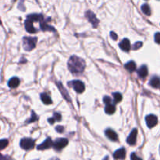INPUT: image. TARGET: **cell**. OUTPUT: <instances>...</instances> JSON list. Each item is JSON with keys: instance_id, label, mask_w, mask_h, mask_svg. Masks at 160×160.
<instances>
[{"instance_id": "31", "label": "cell", "mask_w": 160, "mask_h": 160, "mask_svg": "<svg viewBox=\"0 0 160 160\" xmlns=\"http://www.w3.org/2000/svg\"><path fill=\"white\" fill-rule=\"evenodd\" d=\"M0 160H13L10 156L8 155H3L2 154H0Z\"/></svg>"}, {"instance_id": "9", "label": "cell", "mask_w": 160, "mask_h": 160, "mask_svg": "<svg viewBox=\"0 0 160 160\" xmlns=\"http://www.w3.org/2000/svg\"><path fill=\"white\" fill-rule=\"evenodd\" d=\"M52 146H53V141L50 138H48L43 143L38 145L37 149L38 150H46V149H50Z\"/></svg>"}, {"instance_id": "7", "label": "cell", "mask_w": 160, "mask_h": 160, "mask_svg": "<svg viewBox=\"0 0 160 160\" xmlns=\"http://www.w3.org/2000/svg\"><path fill=\"white\" fill-rule=\"evenodd\" d=\"M137 135H138V129L134 128L129 134L128 138H127V144L130 145H134L136 144V141H137Z\"/></svg>"}, {"instance_id": "3", "label": "cell", "mask_w": 160, "mask_h": 160, "mask_svg": "<svg viewBox=\"0 0 160 160\" xmlns=\"http://www.w3.org/2000/svg\"><path fill=\"white\" fill-rule=\"evenodd\" d=\"M20 145L24 150H31L34 147V141L31 138H23L20 142Z\"/></svg>"}, {"instance_id": "12", "label": "cell", "mask_w": 160, "mask_h": 160, "mask_svg": "<svg viewBox=\"0 0 160 160\" xmlns=\"http://www.w3.org/2000/svg\"><path fill=\"white\" fill-rule=\"evenodd\" d=\"M105 135H106L107 138L109 140L113 141H117L118 140V135H117V133L112 129H107L105 130Z\"/></svg>"}, {"instance_id": "37", "label": "cell", "mask_w": 160, "mask_h": 160, "mask_svg": "<svg viewBox=\"0 0 160 160\" xmlns=\"http://www.w3.org/2000/svg\"><path fill=\"white\" fill-rule=\"evenodd\" d=\"M1 24H2V22H1V20H0V25H1Z\"/></svg>"}, {"instance_id": "14", "label": "cell", "mask_w": 160, "mask_h": 160, "mask_svg": "<svg viewBox=\"0 0 160 160\" xmlns=\"http://www.w3.org/2000/svg\"><path fill=\"white\" fill-rule=\"evenodd\" d=\"M120 48L124 52H128L131 49V43L130 41L127 38H124L122 40V42L120 43Z\"/></svg>"}, {"instance_id": "34", "label": "cell", "mask_w": 160, "mask_h": 160, "mask_svg": "<svg viewBox=\"0 0 160 160\" xmlns=\"http://www.w3.org/2000/svg\"><path fill=\"white\" fill-rule=\"evenodd\" d=\"M110 36H111V38H113L114 41L117 40V38H118V37H117V34H116L114 32H113V31H112V32L110 33Z\"/></svg>"}, {"instance_id": "20", "label": "cell", "mask_w": 160, "mask_h": 160, "mask_svg": "<svg viewBox=\"0 0 160 160\" xmlns=\"http://www.w3.org/2000/svg\"><path fill=\"white\" fill-rule=\"evenodd\" d=\"M124 67L127 70H128L129 72L132 73V72L135 71L136 64L134 61H130L124 65Z\"/></svg>"}, {"instance_id": "29", "label": "cell", "mask_w": 160, "mask_h": 160, "mask_svg": "<svg viewBox=\"0 0 160 160\" xmlns=\"http://www.w3.org/2000/svg\"><path fill=\"white\" fill-rule=\"evenodd\" d=\"M103 102L105 105H107V104L112 103V99H110L109 96H105V97L103 98Z\"/></svg>"}, {"instance_id": "38", "label": "cell", "mask_w": 160, "mask_h": 160, "mask_svg": "<svg viewBox=\"0 0 160 160\" xmlns=\"http://www.w3.org/2000/svg\"><path fill=\"white\" fill-rule=\"evenodd\" d=\"M152 160H154V159H152Z\"/></svg>"}, {"instance_id": "35", "label": "cell", "mask_w": 160, "mask_h": 160, "mask_svg": "<svg viewBox=\"0 0 160 160\" xmlns=\"http://www.w3.org/2000/svg\"><path fill=\"white\" fill-rule=\"evenodd\" d=\"M103 160H109V157H108V156L105 157V158H104V159H103Z\"/></svg>"}, {"instance_id": "23", "label": "cell", "mask_w": 160, "mask_h": 160, "mask_svg": "<svg viewBox=\"0 0 160 160\" xmlns=\"http://www.w3.org/2000/svg\"><path fill=\"white\" fill-rule=\"evenodd\" d=\"M62 119V117L61 115H60V113H55L53 114V117H52V118L49 119L48 120V122H49L50 124H53L55 122H57V121H60Z\"/></svg>"}, {"instance_id": "8", "label": "cell", "mask_w": 160, "mask_h": 160, "mask_svg": "<svg viewBox=\"0 0 160 160\" xmlns=\"http://www.w3.org/2000/svg\"><path fill=\"white\" fill-rule=\"evenodd\" d=\"M146 123H147V126L149 127V128H152L157 124L158 123V119H157V117L155 115H149L146 117L145 118Z\"/></svg>"}, {"instance_id": "25", "label": "cell", "mask_w": 160, "mask_h": 160, "mask_svg": "<svg viewBox=\"0 0 160 160\" xmlns=\"http://www.w3.org/2000/svg\"><path fill=\"white\" fill-rule=\"evenodd\" d=\"M113 100L115 103H118V102H121L122 100V95L120 94L119 92H115L113 94Z\"/></svg>"}, {"instance_id": "10", "label": "cell", "mask_w": 160, "mask_h": 160, "mask_svg": "<svg viewBox=\"0 0 160 160\" xmlns=\"http://www.w3.org/2000/svg\"><path fill=\"white\" fill-rule=\"evenodd\" d=\"M57 85H58V88L60 89V92H61L62 96H63V98H64V99H66L67 102H70V101H71V99H70V96H69V94H68L66 89L64 87H63V84H62V83H60V82H57Z\"/></svg>"}, {"instance_id": "18", "label": "cell", "mask_w": 160, "mask_h": 160, "mask_svg": "<svg viewBox=\"0 0 160 160\" xmlns=\"http://www.w3.org/2000/svg\"><path fill=\"white\" fill-rule=\"evenodd\" d=\"M149 84L155 88H160V78L158 77H153L151 78Z\"/></svg>"}, {"instance_id": "11", "label": "cell", "mask_w": 160, "mask_h": 160, "mask_svg": "<svg viewBox=\"0 0 160 160\" xmlns=\"http://www.w3.org/2000/svg\"><path fill=\"white\" fill-rule=\"evenodd\" d=\"M113 156H114L116 159H124L125 157H126V150H125L124 148H121V149H118V150H117L114 152Z\"/></svg>"}, {"instance_id": "16", "label": "cell", "mask_w": 160, "mask_h": 160, "mask_svg": "<svg viewBox=\"0 0 160 160\" xmlns=\"http://www.w3.org/2000/svg\"><path fill=\"white\" fill-rule=\"evenodd\" d=\"M138 75L141 78H145L148 76V68L146 66H141L138 70Z\"/></svg>"}, {"instance_id": "6", "label": "cell", "mask_w": 160, "mask_h": 160, "mask_svg": "<svg viewBox=\"0 0 160 160\" xmlns=\"http://www.w3.org/2000/svg\"><path fill=\"white\" fill-rule=\"evenodd\" d=\"M70 84L73 87V88L77 92L79 93V94L84 92V89H85L84 83L81 81H78V80L71 81V82H70Z\"/></svg>"}, {"instance_id": "17", "label": "cell", "mask_w": 160, "mask_h": 160, "mask_svg": "<svg viewBox=\"0 0 160 160\" xmlns=\"http://www.w3.org/2000/svg\"><path fill=\"white\" fill-rule=\"evenodd\" d=\"M20 84V79L18 78H12L8 82V86L10 87V88H16L19 86Z\"/></svg>"}, {"instance_id": "26", "label": "cell", "mask_w": 160, "mask_h": 160, "mask_svg": "<svg viewBox=\"0 0 160 160\" xmlns=\"http://www.w3.org/2000/svg\"><path fill=\"white\" fill-rule=\"evenodd\" d=\"M8 144H9V141L7 139L0 140V151L6 149Z\"/></svg>"}, {"instance_id": "24", "label": "cell", "mask_w": 160, "mask_h": 160, "mask_svg": "<svg viewBox=\"0 0 160 160\" xmlns=\"http://www.w3.org/2000/svg\"><path fill=\"white\" fill-rule=\"evenodd\" d=\"M141 11L146 15V16H150L151 15V9L148 4H144L141 6Z\"/></svg>"}, {"instance_id": "27", "label": "cell", "mask_w": 160, "mask_h": 160, "mask_svg": "<svg viewBox=\"0 0 160 160\" xmlns=\"http://www.w3.org/2000/svg\"><path fill=\"white\" fill-rule=\"evenodd\" d=\"M142 42H136V43H134V45H133V49L134 50H137V49H139L142 46Z\"/></svg>"}, {"instance_id": "5", "label": "cell", "mask_w": 160, "mask_h": 160, "mask_svg": "<svg viewBox=\"0 0 160 160\" xmlns=\"http://www.w3.org/2000/svg\"><path fill=\"white\" fill-rule=\"evenodd\" d=\"M85 16L86 18L88 20L89 22L92 24V26L94 27V28H97L98 25H99V20L97 19V17H96V16L95 15L94 13H92L91 11L88 10V11H87L85 13Z\"/></svg>"}, {"instance_id": "13", "label": "cell", "mask_w": 160, "mask_h": 160, "mask_svg": "<svg viewBox=\"0 0 160 160\" xmlns=\"http://www.w3.org/2000/svg\"><path fill=\"white\" fill-rule=\"evenodd\" d=\"M25 28H26L27 31L30 33V34H34L37 31L35 28H34V26H33V21L28 19V18L25 20Z\"/></svg>"}, {"instance_id": "36", "label": "cell", "mask_w": 160, "mask_h": 160, "mask_svg": "<svg viewBox=\"0 0 160 160\" xmlns=\"http://www.w3.org/2000/svg\"><path fill=\"white\" fill-rule=\"evenodd\" d=\"M54 160H60V159H59V158H55V159H54Z\"/></svg>"}, {"instance_id": "32", "label": "cell", "mask_w": 160, "mask_h": 160, "mask_svg": "<svg viewBox=\"0 0 160 160\" xmlns=\"http://www.w3.org/2000/svg\"><path fill=\"white\" fill-rule=\"evenodd\" d=\"M155 41L156 43L160 44V33H156V34H155Z\"/></svg>"}, {"instance_id": "22", "label": "cell", "mask_w": 160, "mask_h": 160, "mask_svg": "<svg viewBox=\"0 0 160 160\" xmlns=\"http://www.w3.org/2000/svg\"><path fill=\"white\" fill-rule=\"evenodd\" d=\"M40 28H41V29H42V31H53V32H55V31H56V30L54 29V28H52V27L48 25L45 20L42 21V22H41Z\"/></svg>"}, {"instance_id": "21", "label": "cell", "mask_w": 160, "mask_h": 160, "mask_svg": "<svg viewBox=\"0 0 160 160\" xmlns=\"http://www.w3.org/2000/svg\"><path fill=\"white\" fill-rule=\"evenodd\" d=\"M41 99H42L43 103H45V105H50L52 102L50 96H48L46 93H42V94H41Z\"/></svg>"}, {"instance_id": "28", "label": "cell", "mask_w": 160, "mask_h": 160, "mask_svg": "<svg viewBox=\"0 0 160 160\" xmlns=\"http://www.w3.org/2000/svg\"><path fill=\"white\" fill-rule=\"evenodd\" d=\"M38 120V116L36 115L35 113H34V112H32V116H31V118L30 119V120H28V123H32V122L35 121V120Z\"/></svg>"}, {"instance_id": "4", "label": "cell", "mask_w": 160, "mask_h": 160, "mask_svg": "<svg viewBox=\"0 0 160 160\" xmlns=\"http://www.w3.org/2000/svg\"><path fill=\"white\" fill-rule=\"evenodd\" d=\"M68 140L66 138H58L53 142V148L56 151H61L63 148L66 147L68 144Z\"/></svg>"}, {"instance_id": "1", "label": "cell", "mask_w": 160, "mask_h": 160, "mask_svg": "<svg viewBox=\"0 0 160 160\" xmlns=\"http://www.w3.org/2000/svg\"><path fill=\"white\" fill-rule=\"evenodd\" d=\"M67 66L68 69L72 73L80 74L84 72L86 64L83 59L80 58L77 56H72L68 61Z\"/></svg>"}, {"instance_id": "33", "label": "cell", "mask_w": 160, "mask_h": 160, "mask_svg": "<svg viewBox=\"0 0 160 160\" xmlns=\"http://www.w3.org/2000/svg\"><path fill=\"white\" fill-rule=\"evenodd\" d=\"M56 131L58 133H63V131H64V127H63V126H57L56 127Z\"/></svg>"}, {"instance_id": "19", "label": "cell", "mask_w": 160, "mask_h": 160, "mask_svg": "<svg viewBox=\"0 0 160 160\" xmlns=\"http://www.w3.org/2000/svg\"><path fill=\"white\" fill-rule=\"evenodd\" d=\"M115 111H116V107L113 103L105 105V113H107V114H109V115H112V114H113V113H115Z\"/></svg>"}, {"instance_id": "30", "label": "cell", "mask_w": 160, "mask_h": 160, "mask_svg": "<svg viewBox=\"0 0 160 160\" xmlns=\"http://www.w3.org/2000/svg\"><path fill=\"white\" fill-rule=\"evenodd\" d=\"M131 160H142L141 158L138 156V155H136L135 153H132L131 155Z\"/></svg>"}, {"instance_id": "2", "label": "cell", "mask_w": 160, "mask_h": 160, "mask_svg": "<svg viewBox=\"0 0 160 160\" xmlns=\"http://www.w3.org/2000/svg\"><path fill=\"white\" fill-rule=\"evenodd\" d=\"M37 38L24 37L23 38V47L26 51H31L35 48L37 43Z\"/></svg>"}, {"instance_id": "15", "label": "cell", "mask_w": 160, "mask_h": 160, "mask_svg": "<svg viewBox=\"0 0 160 160\" xmlns=\"http://www.w3.org/2000/svg\"><path fill=\"white\" fill-rule=\"evenodd\" d=\"M27 18L29 20H32L33 22H34V21H38V22H42V21L45 20V18H44V16H42V14H36V13H34V14H31V15H28V16H27Z\"/></svg>"}]
</instances>
